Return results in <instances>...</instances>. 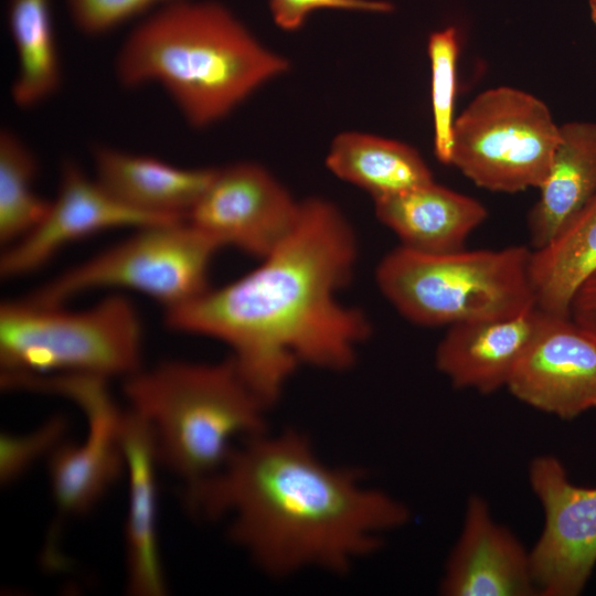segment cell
<instances>
[{"instance_id":"1","label":"cell","mask_w":596,"mask_h":596,"mask_svg":"<svg viewBox=\"0 0 596 596\" xmlns=\"http://www.w3.org/2000/svg\"><path fill=\"white\" fill-rule=\"evenodd\" d=\"M358 256L353 228L330 201H301L296 225L259 267L224 287L166 310L174 331L213 338L270 407L295 371H344L372 332L368 317L342 305Z\"/></svg>"},{"instance_id":"2","label":"cell","mask_w":596,"mask_h":596,"mask_svg":"<svg viewBox=\"0 0 596 596\" xmlns=\"http://www.w3.org/2000/svg\"><path fill=\"white\" fill-rule=\"evenodd\" d=\"M192 512L227 520L231 541L272 577L345 574L409 520L407 507L368 486L358 468L323 461L297 430L240 443L211 478L187 487Z\"/></svg>"},{"instance_id":"3","label":"cell","mask_w":596,"mask_h":596,"mask_svg":"<svg viewBox=\"0 0 596 596\" xmlns=\"http://www.w3.org/2000/svg\"><path fill=\"white\" fill-rule=\"evenodd\" d=\"M289 67L224 7L184 0L132 30L115 60L121 86H160L199 129L225 118Z\"/></svg>"},{"instance_id":"4","label":"cell","mask_w":596,"mask_h":596,"mask_svg":"<svg viewBox=\"0 0 596 596\" xmlns=\"http://www.w3.org/2000/svg\"><path fill=\"white\" fill-rule=\"evenodd\" d=\"M123 391L149 432L159 465L185 488L214 476L240 443L267 429L269 406L230 356L142 366L125 379Z\"/></svg>"},{"instance_id":"5","label":"cell","mask_w":596,"mask_h":596,"mask_svg":"<svg viewBox=\"0 0 596 596\" xmlns=\"http://www.w3.org/2000/svg\"><path fill=\"white\" fill-rule=\"evenodd\" d=\"M530 256L524 245L441 254L400 245L380 262L375 279L391 305L419 326L509 318L536 306Z\"/></svg>"},{"instance_id":"6","label":"cell","mask_w":596,"mask_h":596,"mask_svg":"<svg viewBox=\"0 0 596 596\" xmlns=\"http://www.w3.org/2000/svg\"><path fill=\"white\" fill-rule=\"evenodd\" d=\"M0 363L2 373L125 380L142 368L141 321L121 295L76 311L24 299L4 301Z\"/></svg>"},{"instance_id":"7","label":"cell","mask_w":596,"mask_h":596,"mask_svg":"<svg viewBox=\"0 0 596 596\" xmlns=\"http://www.w3.org/2000/svg\"><path fill=\"white\" fill-rule=\"evenodd\" d=\"M219 248L185 219L145 226L24 300L38 306H64L86 291L118 288L145 294L168 310L210 288L209 269Z\"/></svg>"},{"instance_id":"8","label":"cell","mask_w":596,"mask_h":596,"mask_svg":"<svg viewBox=\"0 0 596 596\" xmlns=\"http://www.w3.org/2000/svg\"><path fill=\"white\" fill-rule=\"evenodd\" d=\"M560 140V126L541 99L499 86L480 93L455 119L448 164L492 192L539 189Z\"/></svg>"},{"instance_id":"9","label":"cell","mask_w":596,"mask_h":596,"mask_svg":"<svg viewBox=\"0 0 596 596\" xmlns=\"http://www.w3.org/2000/svg\"><path fill=\"white\" fill-rule=\"evenodd\" d=\"M107 380L76 374L34 375L28 391L72 401L87 423L83 440H64L51 454L49 478L58 512L78 517L93 510L126 471L121 440L125 409L110 396Z\"/></svg>"},{"instance_id":"10","label":"cell","mask_w":596,"mask_h":596,"mask_svg":"<svg viewBox=\"0 0 596 596\" xmlns=\"http://www.w3.org/2000/svg\"><path fill=\"white\" fill-rule=\"evenodd\" d=\"M529 481L544 526L530 551L539 595L577 596L596 566V487L573 483L554 456L533 459Z\"/></svg>"},{"instance_id":"11","label":"cell","mask_w":596,"mask_h":596,"mask_svg":"<svg viewBox=\"0 0 596 596\" xmlns=\"http://www.w3.org/2000/svg\"><path fill=\"white\" fill-rule=\"evenodd\" d=\"M300 206L264 167L241 162L216 169L185 220L220 248L264 258L291 232Z\"/></svg>"},{"instance_id":"12","label":"cell","mask_w":596,"mask_h":596,"mask_svg":"<svg viewBox=\"0 0 596 596\" xmlns=\"http://www.w3.org/2000/svg\"><path fill=\"white\" fill-rule=\"evenodd\" d=\"M180 220L127 207L96 179H91L77 164L67 161L63 164L58 191L46 215L31 232L8 246L0 260V273L3 277L31 273L65 245L105 230H137Z\"/></svg>"},{"instance_id":"13","label":"cell","mask_w":596,"mask_h":596,"mask_svg":"<svg viewBox=\"0 0 596 596\" xmlns=\"http://www.w3.org/2000/svg\"><path fill=\"white\" fill-rule=\"evenodd\" d=\"M507 389L562 419L596 408V339L570 317L552 315L515 366Z\"/></svg>"},{"instance_id":"14","label":"cell","mask_w":596,"mask_h":596,"mask_svg":"<svg viewBox=\"0 0 596 596\" xmlns=\"http://www.w3.org/2000/svg\"><path fill=\"white\" fill-rule=\"evenodd\" d=\"M446 596H530L538 594L530 551L498 523L488 503L471 496L462 529L440 584Z\"/></svg>"},{"instance_id":"15","label":"cell","mask_w":596,"mask_h":596,"mask_svg":"<svg viewBox=\"0 0 596 596\" xmlns=\"http://www.w3.org/2000/svg\"><path fill=\"white\" fill-rule=\"evenodd\" d=\"M551 316L535 306L514 317L449 326L436 349V366L457 389L490 394L507 387Z\"/></svg>"},{"instance_id":"16","label":"cell","mask_w":596,"mask_h":596,"mask_svg":"<svg viewBox=\"0 0 596 596\" xmlns=\"http://www.w3.org/2000/svg\"><path fill=\"white\" fill-rule=\"evenodd\" d=\"M128 477L125 520L126 589L136 596L168 592L158 535L157 467L160 466L145 424L128 408L121 425Z\"/></svg>"},{"instance_id":"17","label":"cell","mask_w":596,"mask_h":596,"mask_svg":"<svg viewBox=\"0 0 596 596\" xmlns=\"http://www.w3.org/2000/svg\"><path fill=\"white\" fill-rule=\"evenodd\" d=\"M96 180L121 204L164 219H187L215 168H180L153 157L96 147Z\"/></svg>"},{"instance_id":"18","label":"cell","mask_w":596,"mask_h":596,"mask_svg":"<svg viewBox=\"0 0 596 596\" xmlns=\"http://www.w3.org/2000/svg\"><path fill=\"white\" fill-rule=\"evenodd\" d=\"M374 210L402 246L430 254L464 249L469 235L488 216L478 200L435 181L376 200Z\"/></svg>"},{"instance_id":"19","label":"cell","mask_w":596,"mask_h":596,"mask_svg":"<svg viewBox=\"0 0 596 596\" xmlns=\"http://www.w3.org/2000/svg\"><path fill=\"white\" fill-rule=\"evenodd\" d=\"M561 140L528 215L533 249L546 245L596 195V124L560 126Z\"/></svg>"},{"instance_id":"20","label":"cell","mask_w":596,"mask_h":596,"mask_svg":"<svg viewBox=\"0 0 596 596\" xmlns=\"http://www.w3.org/2000/svg\"><path fill=\"white\" fill-rule=\"evenodd\" d=\"M326 166L339 179L368 192L373 201L434 181L426 162L409 145L359 131L333 138Z\"/></svg>"},{"instance_id":"21","label":"cell","mask_w":596,"mask_h":596,"mask_svg":"<svg viewBox=\"0 0 596 596\" xmlns=\"http://www.w3.org/2000/svg\"><path fill=\"white\" fill-rule=\"evenodd\" d=\"M596 270V195L543 247L532 249L529 276L536 306L570 317L577 288Z\"/></svg>"},{"instance_id":"22","label":"cell","mask_w":596,"mask_h":596,"mask_svg":"<svg viewBox=\"0 0 596 596\" xmlns=\"http://www.w3.org/2000/svg\"><path fill=\"white\" fill-rule=\"evenodd\" d=\"M8 23L18 63L11 97L20 108L35 107L62 84L50 0H10Z\"/></svg>"},{"instance_id":"23","label":"cell","mask_w":596,"mask_h":596,"mask_svg":"<svg viewBox=\"0 0 596 596\" xmlns=\"http://www.w3.org/2000/svg\"><path fill=\"white\" fill-rule=\"evenodd\" d=\"M38 162L12 130L0 134V241L13 244L46 215L51 201L41 198L34 181Z\"/></svg>"},{"instance_id":"24","label":"cell","mask_w":596,"mask_h":596,"mask_svg":"<svg viewBox=\"0 0 596 596\" xmlns=\"http://www.w3.org/2000/svg\"><path fill=\"white\" fill-rule=\"evenodd\" d=\"M430 61V98L434 124V150L437 159L448 164L454 134L456 65L459 53L458 35L449 26L430 34L427 44Z\"/></svg>"},{"instance_id":"25","label":"cell","mask_w":596,"mask_h":596,"mask_svg":"<svg viewBox=\"0 0 596 596\" xmlns=\"http://www.w3.org/2000/svg\"><path fill=\"white\" fill-rule=\"evenodd\" d=\"M68 422L54 415L28 433L0 436V481L8 486L20 479L40 459L49 458L65 440Z\"/></svg>"},{"instance_id":"26","label":"cell","mask_w":596,"mask_h":596,"mask_svg":"<svg viewBox=\"0 0 596 596\" xmlns=\"http://www.w3.org/2000/svg\"><path fill=\"white\" fill-rule=\"evenodd\" d=\"M181 0H67L73 22L88 35L104 34L157 3Z\"/></svg>"},{"instance_id":"27","label":"cell","mask_w":596,"mask_h":596,"mask_svg":"<svg viewBox=\"0 0 596 596\" xmlns=\"http://www.w3.org/2000/svg\"><path fill=\"white\" fill-rule=\"evenodd\" d=\"M274 22L285 31L298 30L316 10L337 9L373 13H387L392 3L384 0H270Z\"/></svg>"},{"instance_id":"28","label":"cell","mask_w":596,"mask_h":596,"mask_svg":"<svg viewBox=\"0 0 596 596\" xmlns=\"http://www.w3.org/2000/svg\"><path fill=\"white\" fill-rule=\"evenodd\" d=\"M570 318L596 339V270L575 291Z\"/></svg>"},{"instance_id":"29","label":"cell","mask_w":596,"mask_h":596,"mask_svg":"<svg viewBox=\"0 0 596 596\" xmlns=\"http://www.w3.org/2000/svg\"><path fill=\"white\" fill-rule=\"evenodd\" d=\"M590 15L596 25V0H589Z\"/></svg>"}]
</instances>
